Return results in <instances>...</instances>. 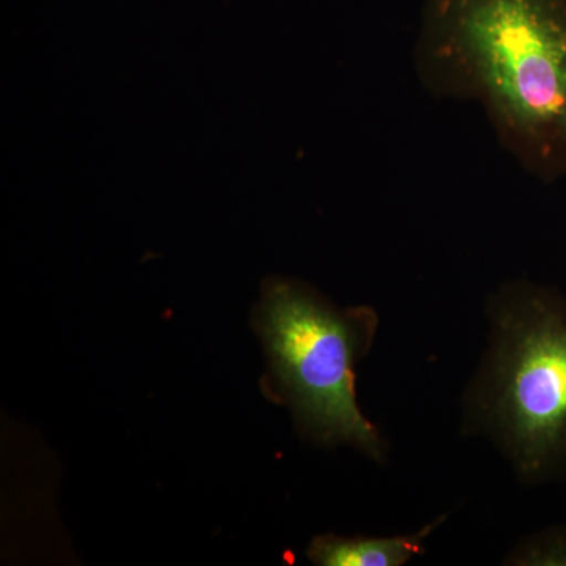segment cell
Masks as SVG:
<instances>
[{
	"label": "cell",
	"mask_w": 566,
	"mask_h": 566,
	"mask_svg": "<svg viewBox=\"0 0 566 566\" xmlns=\"http://www.w3.org/2000/svg\"><path fill=\"white\" fill-rule=\"evenodd\" d=\"M506 564L566 566V526H556L528 536L515 547Z\"/></svg>",
	"instance_id": "obj_5"
},
{
	"label": "cell",
	"mask_w": 566,
	"mask_h": 566,
	"mask_svg": "<svg viewBox=\"0 0 566 566\" xmlns=\"http://www.w3.org/2000/svg\"><path fill=\"white\" fill-rule=\"evenodd\" d=\"M371 307L338 308L307 283L264 282L256 327L270 360L275 397L323 444H349L382 461L386 444L356 401V365L374 346Z\"/></svg>",
	"instance_id": "obj_3"
},
{
	"label": "cell",
	"mask_w": 566,
	"mask_h": 566,
	"mask_svg": "<svg viewBox=\"0 0 566 566\" xmlns=\"http://www.w3.org/2000/svg\"><path fill=\"white\" fill-rule=\"evenodd\" d=\"M416 73L474 102L536 180L566 178V0H423Z\"/></svg>",
	"instance_id": "obj_1"
},
{
	"label": "cell",
	"mask_w": 566,
	"mask_h": 566,
	"mask_svg": "<svg viewBox=\"0 0 566 566\" xmlns=\"http://www.w3.org/2000/svg\"><path fill=\"white\" fill-rule=\"evenodd\" d=\"M488 348L464 395V430L497 446L526 485L566 476V294L506 282L486 304Z\"/></svg>",
	"instance_id": "obj_2"
},
{
	"label": "cell",
	"mask_w": 566,
	"mask_h": 566,
	"mask_svg": "<svg viewBox=\"0 0 566 566\" xmlns=\"http://www.w3.org/2000/svg\"><path fill=\"white\" fill-rule=\"evenodd\" d=\"M442 520L444 517L420 528L416 534L385 538L316 536L308 547L307 556L315 565L322 566H401L411 558L422 556L424 538Z\"/></svg>",
	"instance_id": "obj_4"
}]
</instances>
